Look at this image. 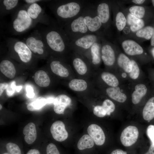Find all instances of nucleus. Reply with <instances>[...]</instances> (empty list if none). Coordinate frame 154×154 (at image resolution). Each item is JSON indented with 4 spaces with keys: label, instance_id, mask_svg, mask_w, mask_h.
<instances>
[{
    "label": "nucleus",
    "instance_id": "55",
    "mask_svg": "<svg viewBox=\"0 0 154 154\" xmlns=\"http://www.w3.org/2000/svg\"><path fill=\"white\" fill-rule=\"evenodd\" d=\"M3 154H9V153H5Z\"/></svg>",
    "mask_w": 154,
    "mask_h": 154
},
{
    "label": "nucleus",
    "instance_id": "20",
    "mask_svg": "<svg viewBox=\"0 0 154 154\" xmlns=\"http://www.w3.org/2000/svg\"><path fill=\"white\" fill-rule=\"evenodd\" d=\"M122 46L125 52L129 55H139L143 52V49L141 46L132 40H127L124 41L122 42Z\"/></svg>",
    "mask_w": 154,
    "mask_h": 154
},
{
    "label": "nucleus",
    "instance_id": "52",
    "mask_svg": "<svg viewBox=\"0 0 154 154\" xmlns=\"http://www.w3.org/2000/svg\"><path fill=\"white\" fill-rule=\"evenodd\" d=\"M151 53L153 56L154 59V47L151 49Z\"/></svg>",
    "mask_w": 154,
    "mask_h": 154
},
{
    "label": "nucleus",
    "instance_id": "45",
    "mask_svg": "<svg viewBox=\"0 0 154 154\" xmlns=\"http://www.w3.org/2000/svg\"><path fill=\"white\" fill-rule=\"evenodd\" d=\"M110 154H127V153L121 149H118L113 151Z\"/></svg>",
    "mask_w": 154,
    "mask_h": 154
},
{
    "label": "nucleus",
    "instance_id": "48",
    "mask_svg": "<svg viewBox=\"0 0 154 154\" xmlns=\"http://www.w3.org/2000/svg\"><path fill=\"white\" fill-rule=\"evenodd\" d=\"M145 0H132V1L133 3L138 4H141L143 3Z\"/></svg>",
    "mask_w": 154,
    "mask_h": 154
},
{
    "label": "nucleus",
    "instance_id": "31",
    "mask_svg": "<svg viewBox=\"0 0 154 154\" xmlns=\"http://www.w3.org/2000/svg\"><path fill=\"white\" fill-rule=\"evenodd\" d=\"M47 104L46 99L42 97H39L34 101L29 103L27 106V109L31 111L38 110Z\"/></svg>",
    "mask_w": 154,
    "mask_h": 154
},
{
    "label": "nucleus",
    "instance_id": "12",
    "mask_svg": "<svg viewBox=\"0 0 154 154\" xmlns=\"http://www.w3.org/2000/svg\"><path fill=\"white\" fill-rule=\"evenodd\" d=\"M87 132L96 145L100 146L104 143L105 141V134L99 126L96 124H92L88 127Z\"/></svg>",
    "mask_w": 154,
    "mask_h": 154
},
{
    "label": "nucleus",
    "instance_id": "39",
    "mask_svg": "<svg viewBox=\"0 0 154 154\" xmlns=\"http://www.w3.org/2000/svg\"><path fill=\"white\" fill-rule=\"evenodd\" d=\"M6 90L7 95L9 96H12L15 93L17 86H16L15 82L13 81L9 82Z\"/></svg>",
    "mask_w": 154,
    "mask_h": 154
},
{
    "label": "nucleus",
    "instance_id": "54",
    "mask_svg": "<svg viewBox=\"0 0 154 154\" xmlns=\"http://www.w3.org/2000/svg\"><path fill=\"white\" fill-rule=\"evenodd\" d=\"M0 110H1L2 109V105H1V104H0Z\"/></svg>",
    "mask_w": 154,
    "mask_h": 154
},
{
    "label": "nucleus",
    "instance_id": "17",
    "mask_svg": "<svg viewBox=\"0 0 154 154\" xmlns=\"http://www.w3.org/2000/svg\"><path fill=\"white\" fill-rule=\"evenodd\" d=\"M99 40L95 43L84 55L88 58L93 65L95 66L99 64L101 61V46Z\"/></svg>",
    "mask_w": 154,
    "mask_h": 154
},
{
    "label": "nucleus",
    "instance_id": "25",
    "mask_svg": "<svg viewBox=\"0 0 154 154\" xmlns=\"http://www.w3.org/2000/svg\"><path fill=\"white\" fill-rule=\"evenodd\" d=\"M135 89L131 95V100L133 104H136L140 102L145 95L147 89L144 84H139L136 85Z\"/></svg>",
    "mask_w": 154,
    "mask_h": 154
},
{
    "label": "nucleus",
    "instance_id": "3",
    "mask_svg": "<svg viewBox=\"0 0 154 154\" xmlns=\"http://www.w3.org/2000/svg\"><path fill=\"white\" fill-rule=\"evenodd\" d=\"M11 15L10 28L11 32L14 35L23 33L37 23L28 15L25 4L21 5Z\"/></svg>",
    "mask_w": 154,
    "mask_h": 154
},
{
    "label": "nucleus",
    "instance_id": "8",
    "mask_svg": "<svg viewBox=\"0 0 154 154\" xmlns=\"http://www.w3.org/2000/svg\"><path fill=\"white\" fill-rule=\"evenodd\" d=\"M22 41L26 43L33 54L42 56L48 51L38 29L34 30Z\"/></svg>",
    "mask_w": 154,
    "mask_h": 154
},
{
    "label": "nucleus",
    "instance_id": "22",
    "mask_svg": "<svg viewBox=\"0 0 154 154\" xmlns=\"http://www.w3.org/2000/svg\"><path fill=\"white\" fill-rule=\"evenodd\" d=\"M50 66L52 72L61 77H67L69 75L68 69L58 60H51Z\"/></svg>",
    "mask_w": 154,
    "mask_h": 154
},
{
    "label": "nucleus",
    "instance_id": "36",
    "mask_svg": "<svg viewBox=\"0 0 154 154\" xmlns=\"http://www.w3.org/2000/svg\"><path fill=\"white\" fill-rule=\"evenodd\" d=\"M129 10L131 14L140 19L144 17L145 13L144 8L141 6H132L129 8Z\"/></svg>",
    "mask_w": 154,
    "mask_h": 154
},
{
    "label": "nucleus",
    "instance_id": "49",
    "mask_svg": "<svg viewBox=\"0 0 154 154\" xmlns=\"http://www.w3.org/2000/svg\"><path fill=\"white\" fill-rule=\"evenodd\" d=\"M151 46H154V28H153V31L151 37Z\"/></svg>",
    "mask_w": 154,
    "mask_h": 154
},
{
    "label": "nucleus",
    "instance_id": "38",
    "mask_svg": "<svg viewBox=\"0 0 154 154\" xmlns=\"http://www.w3.org/2000/svg\"><path fill=\"white\" fill-rule=\"evenodd\" d=\"M132 64V68L131 72L129 73L130 78L133 79H137L139 76V69L136 62L133 60H131Z\"/></svg>",
    "mask_w": 154,
    "mask_h": 154
},
{
    "label": "nucleus",
    "instance_id": "21",
    "mask_svg": "<svg viewBox=\"0 0 154 154\" xmlns=\"http://www.w3.org/2000/svg\"><path fill=\"white\" fill-rule=\"evenodd\" d=\"M23 133L25 135L24 140L26 142L30 144L36 139L37 132L35 124L32 122L28 123L24 127Z\"/></svg>",
    "mask_w": 154,
    "mask_h": 154
},
{
    "label": "nucleus",
    "instance_id": "51",
    "mask_svg": "<svg viewBox=\"0 0 154 154\" xmlns=\"http://www.w3.org/2000/svg\"><path fill=\"white\" fill-rule=\"evenodd\" d=\"M22 88V86H17L16 89V91L18 92H19V91Z\"/></svg>",
    "mask_w": 154,
    "mask_h": 154
},
{
    "label": "nucleus",
    "instance_id": "15",
    "mask_svg": "<svg viewBox=\"0 0 154 154\" xmlns=\"http://www.w3.org/2000/svg\"><path fill=\"white\" fill-rule=\"evenodd\" d=\"M0 17L12 14L21 5L18 0H1L0 1Z\"/></svg>",
    "mask_w": 154,
    "mask_h": 154
},
{
    "label": "nucleus",
    "instance_id": "23",
    "mask_svg": "<svg viewBox=\"0 0 154 154\" xmlns=\"http://www.w3.org/2000/svg\"><path fill=\"white\" fill-rule=\"evenodd\" d=\"M0 69L1 72L7 78L12 79L15 76L16 69L13 63L10 60L5 59L0 64Z\"/></svg>",
    "mask_w": 154,
    "mask_h": 154
},
{
    "label": "nucleus",
    "instance_id": "26",
    "mask_svg": "<svg viewBox=\"0 0 154 154\" xmlns=\"http://www.w3.org/2000/svg\"><path fill=\"white\" fill-rule=\"evenodd\" d=\"M144 119L148 122L154 118V97L150 98L145 104L143 110Z\"/></svg>",
    "mask_w": 154,
    "mask_h": 154
},
{
    "label": "nucleus",
    "instance_id": "10",
    "mask_svg": "<svg viewBox=\"0 0 154 154\" xmlns=\"http://www.w3.org/2000/svg\"><path fill=\"white\" fill-rule=\"evenodd\" d=\"M139 135L137 127L133 125L129 126L122 131L120 136V140L122 145L125 147H129L137 141Z\"/></svg>",
    "mask_w": 154,
    "mask_h": 154
},
{
    "label": "nucleus",
    "instance_id": "13",
    "mask_svg": "<svg viewBox=\"0 0 154 154\" xmlns=\"http://www.w3.org/2000/svg\"><path fill=\"white\" fill-rule=\"evenodd\" d=\"M115 108L114 104L111 100L106 99L103 102L101 106L97 105L94 107V114L97 116L103 117L106 115H110Z\"/></svg>",
    "mask_w": 154,
    "mask_h": 154
},
{
    "label": "nucleus",
    "instance_id": "4",
    "mask_svg": "<svg viewBox=\"0 0 154 154\" xmlns=\"http://www.w3.org/2000/svg\"><path fill=\"white\" fill-rule=\"evenodd\" d=\"M84 21L91 34L99 35V32L102 26L98 17L95 6L91 1H88L82 12Z\"/></svg>",
    "mask_w": 154,
    "mask_h": 154
},
{
    "label": "nucleus",
    "instance_id": "11",
    "mask_svg": "<svg viewBox=\"0 0 154 154\" xmlns=\"http://www.w3.org/2000/svg\"><path fill=\"white\" fill-rule=\"evenodd\" d=\"M50 131L53 138L58 141L65 140L68 136L65 125L61 121H57L54 122L51 126Z\"/></svg>",
    "mask_w": 154,
    "mask_h": 154
},
{
    "label": "nucleus",
    "instance_id": "18",
    "mask_svg": "<svg viewBox=\"0 0 154 154\" xmlns=\"http://www.w3.org/2000/svg\"><path fill=\"white\" fill-rule=\"evenodd\" d=\"M96 9L98 17L100 18L102 26L109 22L110 17L109 5L107 3L102 2L94 3Z\"/></svg>",
    "mask_w": 154,
    "mask_h": 154
},
{
    "label": "nucleus",
    "instance_id": "35",
    "mask_svg": "<svg viewBox=\"0 0 154 154\" xmlns=\"http://www.w3.org/2000/svg\"><path fill=\"white\" fill-rule=\"evenodd\" d=\"M115 20L117 29L119 31H121L125 27L127 22L124 14L121 12H118L116 15Z\"/></svg>",
    "mask_w": 154,
    "mask_h": 154
},
{
    "label": "nucleus",
    "instance_id": "6",
    "mask_svg": "<svg viewBox=\"0 0 154 154\" xmlns=\"http://www.w3.org/2000/svg\"><path fill=\"white\" fill-rule=\"evenodd\" d=\"M63 29L70 41L90 33L84 21L82 13L70 21Z\"/></svg>",
    "mask_w": 154,
    "mask_h": 154
},
{
    "label": "nucleus",
    "instance_id": "2",
    "mask_svg": "<svg viewBox=\"0 0 154 154\" xmlns=\"http://www.w3.org/2000/svg\"><path fill=\"white\" fill-rule=\"evenodd\" d=\"M48 51L56 55H63L72 50L70 41L63 28L55 23L38 29Z\"/></svg>",
    "mask_w": 154,
    "mask_h": 154
},
{
    "label": "nucleus",
    "instance_id": "24",
    "mask_svg": "<svg viewBox=\"0 0 154 154\" xmlns=\"http://www.w3.org/2000/svg\"><path fill=\"white\" fill-rule=\"evenodd\" d=\"M106 92L109 97L119 102H124L127 99L126 95L121 92L117 86L108 87L106 89Z\"/></svg>",
    "mask_w": 154,
    "mask_h": 154
},
{
    "label": "nucleus",
    "instance_id": "44",
    "mask_svg": "<svg viewBox=\"0 0 154 154\" xmlns=\"http://www.w3.org/2000/svg\"><path fill=\"white\" fill-rule=\"evenodd\" d=\"M25 4L27 5H30L35 3H38L40 2L45 1H46L41 0H23Z\"/></svg>",
    "mask_w": 154,
    "mask_h": 154
},
{
    "label": "nucleus",
    "instance_id": "41",
    "mask_svg": "<svg viewBox=\"0 0 154 154\" xmlns=\"http://www.w3.org/2000/svg\"><path fill=\"white\" fill-rule=\"evenodd\" d=\"M147 133L152 144L154 145V125H150L147 128Z\"/></svg>",
    "mask_w": 154,
    "mask_h": 154
},
{
    "label": "nucleus",
    "instance_id": "30",
    "mask_svg": "<svg viewBox=\"0 0 154 154\" xmlns=\"http://www.w3.org/2000/svg\"><path fill=\"white\" fill-rule=\"evenodd\" d=\"M117 62L119 66L125 72L129 73L131 72L132 67L131 61L124 54L119 55Z\"/></svg>",
    "mask_w": 154,
    "mask_h": 154
},
{
    "label": "nucleus",
    "instance_id": "14",
    "mask_svg": "<svg viewBox=\"0 0 154 154\" xmlns=\"http://www.w3.org/2000/svg\"><path fill=\"white\" fill-rule=\"evenodd\" d=\"M101 59L105 65L110 66L114 64L115 61V54L110 44H103L101 46Z\"/></svg>",
    "mask_w": 154,
    "mask_h": 154
},
{
    "label": "nucleus",
    "instance_id": "7",
    "mask_svg": "<svg viewBox=\"0 0 154 154\" xmlns=\"http://www.w3.org/2000/svg\"><path fill=\"white\" fill-rule=\"evenodd\" d=\"M100 38L99 35L91 33L87 34L74 40L70 41V46L73 52L84 56L92 45L100 40Z\"/></svg>",
    "mask_w": 154,
    "mask_h": 154
},
{
    "label": "nucleus",
    "instance_id": "33",
    "mask_svg": "<svg viewBox=\"0 0 154 154\" xmlns=\"http://www.w3.org/2000/svg\"><path fill=\"white\" fill-rule=\"evenodd\" d=\"M101 76L103 81L111 87H116L119 85L117 79L114 75L111 73L104 72L101 74Z\"/></svg>",
    "mask_w": 154,
    "mask_h": 154
},
{
    "label": "nucleus",
    "instance_id": "50",
    "mask_svg": "<svg viewBox=\"0 0 154 154\" xmlns=\"http://www.w3.org/2000/svg\"><path fill=\"white\" fill-rule=\"evenodd\" d=\"M46 99L47 101V104H49L52 102L53 103L54 98L53 99L52 98H49Z\"/></svg>",
    "mask_w": 154,
    "mask_h": 154
},
{
    "label": "nucleus",
    "instance_id": "40",
    "mask_svg": "<svg viewBox=\"0 0 154 154\" xmlns=\"http://www.w3.org/2000/svg\"><path fill=\"white\" fill-rule=\"evenodd\" d=\"M46 154H60L56 145L53 143L49 144L46 148Z\"/></svg>",
    "mask_w": 154,
    "mask_h": 154
},
{
    "label": "nucleus",
    "instance_id": "29",
    "mask_svg": "<svg viewBox=\"0 0 154 154\" xmlns=\"http://www.w3.org/2000/svg\"><path fill=\"white\" fill-rule=\"evenodd\" d=\"M68 86L71 90L73 91L80 92L87 89L88 84L86 81L83 79H74L69 82Z\"/></svg>",
    "mask_w": 154,
    "mask_h": 154
},
{
    "label": "nucleus",
    "instance_id": "5",
    "mask_svg": "<svg viewBox=\"0 0 154 154\" xmlns=\"http://www.w3.org/2000/svg\"><path fill=\"white\" fill-rule=\"evenodd\" d=\"M6 40L9 50L16 54L22 62L28 63L31 61L33 54L24 42L11 37L7 38Z\"/></svg>",
    "mask_w": 154,
    "mask_h": 154
},
{
    "label": "nucleus",
    "instance_id": "37",
    "mask_svg": "<svg viewBox=\"0 0 154 154\" xmlns=\"http://www.w3.org/2000/svg\"><path fill=\"white\" fill-rule=\"evenodd\" d=\"M6 147L9 154H21L20 148L15 143H9L6 144Z\"/></svg>",
    "mask_w": 154,
    "mask_h": 154
},
{
    "label": "nucleus",
    "instance_id": "46",
    "mask_svg": "<svg viewBox=\"0 0 154 154\" xmlns=\"http://www.w3.org/2000/svg\"><path fill=\"white\" fill-rule=\"evenodd\" d=\"M145 154H154V145L152 144L148 151Z\"/></svg>",
    "mask_w": 154,
    "mask_h": 154
},
{
    "label": "nucleus",
    "instance_id": "42",
    "mask_svg": "<svg viewBox=\"0 0 154 154\" xmlns=\"http://www.w3.org/2000/svg\"><path fill=\"white\" fill-rule=\"evenodd\" d=\"M26 90L27 93L26 95L28 98H31L34 97L35 93L33 89L31 86H27L26 87Z\"/></svg>",
    "mask_w": 154,
    "mask_h": 154
},
{
    "label": "nucleus",
    "instance_id": "43",
    "mask_svg": "<svg viewBox=\"0 0 154 154\" xmlns=\"http://www.w3.org/2000/svg\"><path fill=\"white\" fill-rule=\"evenodd\" d=\"M8 85V84L4 82L1 83L0 84V96H1L4 90H6Z\"/></svg>",
    "mask_w": 154,
    "mask_h": 154
},
{
    "label": "nucleus",
    "instance_id": "16",
    "mask_svg": "<svg viewBox=\"0 0 154 154\" xmlns=\"http://www.w3.org/2000/svg\"><path fill=\"white\" fill-rule=\"evenodd\" d=\"M71 98L65 94H60L57 96L53 102L54 110L58 114H63L66 108L71 104Z\"/></svg>",
    "mask_w": 154,
    "mask_h": 154
},
{
    "label": "nucleus",
    "instance_id": "9",
    "mask_svg": "<svg viewBox=\"0 0 154 154\" xmlns=\"http://www.w3.org/2000/svg\"><path fill=\"white\" fill-rule=\"evenodd\" d=\"M25 4L28 15L37 23H39L47 26L55 23L50 19L38 3L30 5Z\"/></svg>",
    "mask_w": 154,
    "mask_h": 154
},
{
    "label": "nucleus",
    "instance_id": "34",
    "mask_svg": "<svg viewBox=\"0 0 154 154\" xmlns=\"http://www.w3.org/2000/svg\"><path fill=\"white\" fill-rule=\"evenodd\" d=\"M153 31V27L151 26H147L137 31L136 35L138 37L149 40L151 38Z\"/></svg>",
    "mask_w": 154,
    "mask_h": 154
},
{
    "label": "nucleus",
    "instance_id": "27",
    "mask_svg": "<svg viewBox=\"0 0 154 154\" xmlns=\"http://www.w3.org/2000/svg\"><path fill=\"white\" fill-rule=\"evenodd\" d=\"M34 78L35 83L40 87H46L50 84V80L49 77L43 70H39L36 72Z\"/></svg>",
    "mask_w": 154,
    "mask_h": 154
},
{
    "label": "nucleus",
    "instance_id": "53",
    "mask_svg": "<svg viewBox=\"0 0 154 154\" xmlns=\"http://www.w3.org/2000/svg\"><path fill=\"white\" fill-rule=\"evenodd\" d=\"M151 1L152 3V4L154 7V0H151Z\"/></svg>",
    "mask_w": 154,
    "mask_h": 154
},
{
    "label": "nucleus",
    "instance_id": "28",
    "mask_svg": "<svg viewBox=\"0 0 154 154\" xmlns=\"http://www.w3.org/2000/svg\"><path fill=\"white\" fill-rule=\"evenodd\" d=\"M126 20L127 24L130 26L131 31L133 32L138 31L144 25L143 20L135 17L130 13L128 15Z\"/></svg>",
    "mask_w": 154,
    "mask_h": 154
},
{
    "label": "nucleus",
    "instance_id": "47",
    "mask_svg": "<svg viewBox=\"0 0 154 154\" xmlns=\"http://www.w3.org/2000/svg\"><path fill=\"white\" fill-rule=\"evenodd\" d=\"M27 154H40L39 151L36 149H31L28 151Z\"/></svg>",
    "mask_w": 154,
    "mask_h": 154
},
{
    "label": "nucleus",
    "instance_id": "1",
    "mask_svg": "<svg viewBox=\"0 0 154 154\" xmlns=\"http://www.w3.org/2000/svg\"><path fill=\"white\" fill-rule=\"evenodd\" d=\"M87 1L84 0H50L48 6L56 18L58 25L63 28L81 14Z\"/></svg>",
    "mask_w": 154,
    "mask_h": 154
},
{
    "label": "nucleus",
    "instance_id": "19",
    "mask_svg": "<svg viewBox=\"0 0 154 154\" xmlns=\"http://www.w3.org/2000/svg\"><path fill=\"white\" fill-rule=\"evenodd\" d=\"M72 58V65L77 73L80 75L85 74L88 70L87 62L81 55L74 52Z\"/></svg>",
    "mask_w": 154,
    "mask_h": 154
},
{
    "label": "nucleus",
    "instance_id": "32",
    "mask_svg": "<svg viewBox=\"0 0 154 154\" xmlns=\"http://www.w3.org/2000/svg\"><path fill=\"white\" fill-rule=\"evenodd\" d=\"M94 142L91 137L88 135H83L79 140L77 146L80 150H83L86 148H90L94 145Z\"/></svg>",
    "mask_w": 154,
    "mask_h": 154
}]
</instances>
